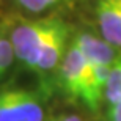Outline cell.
I'll list each match as a JSON object with an SVG mask.
<instances>
[{"label":"cell","instance_id":"cell-9","mask_svg":"<svg viewBox=\"0 0 121 121\" xmlns=\"http://www.w3.org/2000/svg\"><path fill=\"white\" fill-rule=\"evenodd\" d=\"M17 2L31 13H39V11H44V9L50 8L57 3L66 2V0H17Z\"/></svg>","mask_w":121,"mask_h":121},{"label":"cell","instance_id":"cell-6","mask_svg":"<svg viewBox=\"0 0 121 121\" xmlns=\"http://www.w3.org/2000/svg\"><path fill=\"white\" fill-rule=\"evenodd\" d=\"M96 17L104 39L113 47H121V5L118 0H98Z\"/></svg>","mask_w":121,"mask_h":121},{"label":"cell","instance_id":"cell-11","mask_svg":"<svg viewBox=\"0 0 121 121\" xmlns=\"http://www.w3.org/2000/svg\"><path fill=\"white\" fill-rule=\"evenodd\" d=\"M52 121H82L77 115H63V117L52 118Z\"/></svg>","mask_w":121,"mask_h":121},{"label":"cell","instance_id":"cell-3","mask_svg":"<svg viewBox=\"0 0 121 121\" xmlns=\"http://www.w3.org/2000/svg\"><path fill=\"white\" fill-rule=\"evenodd\" d=\"M57 22L58 19H39V21H30L17 25L9 39L14 55L28 68L36 69L41 46Z\"/></svg>","mask_w":121,"mask_h":121},{"label":"cell","instance_id":"cell-4","mask_svg":"<svg viewBox=\"0 0 121 121\" xmlns=\"http://www.w3.org/2000/svg\"><path fill=\"white\" fill-rule=\"evenodd\" d=\"M0 121H44V110L38 94L16 86L2 90Z\"/></svg>","mask_w":121,"mask_h":121},{"label":"cell","instance_id":"cell-12","mask_svg":"<svg viewBox=\"0 0 121 121\" xmlns=\"http://www.w3.org/2000/svg\"><path fill=\"white\" fill-rule=\"evenodd\" d=\"M50 121H52V120H50Z\"/></svg>","mask_w":121,"mask_h":121},{"label":"cell","instance_id":"cell-8","mask_svg":"<svg viewBox=\"0 0 121 121\" xmlns=\"http://www.w3.org/2000/svg\"><path fill=\"white\" fill-rule=\"evenodd\" d=\"M14 57H16V55H14L11 41L2 38V39H0V76L9 68V65H11Z\"/></svg>","mask_w":121,"mask_h":121},{"label":"cell","instance_id":"cell-7","mask_svg":"<svg viewBox=\"0 0 121 121\" xmlns=\"http://www.w3.org/2000/svg\"><path fill=\"white\" fill-rule=\"evenodd\" d=\"M104 98L107 101L108 105L118 102L121 99V54L115 57L110 72L107 77V83H105V91H104Z\"/></svg>","mask_w":121,"mask_h":121},{"label":"cell","instance_id":"cell-10","mask_svg":"<svg viewBox=\"0 0 121 121\" xmlns=\"http://www.w3.org/2000/svg\"><path fill=\"white\" fill-rule=\"evenodd\" d=\"M108 120L110 121H121V99L118 102L108 105Z\"/></svg>","mask_w":121,"mask_h":121},{"label":"cell","instance_id":"cell-2","mask_svg":"<svg viewBox=\"0 0 121 121\" xmlns=\"http://www.w3.org/2000/svg\"><path fill=\"white\" fill-rule=\"evenodd\" d=\"M61 80L66 93L72 99H80L93 110V96H91V69L85 57L72 41L69 49L63 57L61 63Z\"/></svg>","mask_w":121,"mask_h":121},{"label":"cell","instance_id":"cell-13","mask_svg":"<svg viewBox=\"0 0 121 121\" xmlns=\"http://www.w3.org/2000/svg\"><path fill=\"white\" fill-rule=\"evenodd\" d=\"M120 2H121V0H120Z\"/></svg>","mask_w":121,"mask_h":121},{"label":"cell","instance_id":"cell-5","mask_svg":"<svg viewBox=\"0 0 121 121\" xmlns=\"http://www.w3.org/2000/svg\"><path fill=\"white\" fill-rule=\"evenodd\" d=\"M68 43V27L66 24L58 22L55 24L47 38L44 39L43 46L38 54V61H36V71H52L60 63L61 57H65V49Z\"/></svg>","mask_w":121,"mask_h":121},{"label":"cell","instance_id":"cell-1","mask_svg":"<svg viewBox=\"0 0 121 121\" xmlns=\"http://www.w3.org/2000/svg\"><path fill=\"white\" fill-rule=\"evenodd\" d=\"M77 46L82 50L86 63L91 69V96H93V110H98L101 101L104 99L105 83L110 72L113 60H115V50L105 39H99L93 35L82 33L77 38Z\"/></svg>","mask_w":121,"mask_h":121}]
</instances>
